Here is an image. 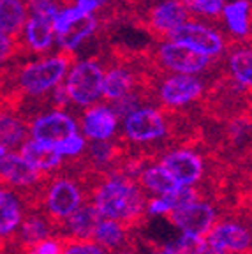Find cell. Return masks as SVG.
Returning a JSON list of instances; mask_svg holds the SVG:
<instances>
[{"label":"cell","mask_w":252,"mask_h":254,"mask_svg":"<svg viewBox=\"0 0 252 254\" xmlns=\"http://www.w3.org/2000/svg\"><path fill=\"white\" fill-rule=\"evenodd\" d=\"M103 215L99 214L94 203H83L79 208H76L67 219H63L62 224L65 231L72 240H92L95 226L99 224Z\"/></svg>","instance_id":"2e32d148"},{"label":"cell","mask_w":252,"mask_h":254,"mask_svg":"<svg viewBox=\"0 0 252 254\" xmlns=\"http://www.w3.org/2000/svg\"><path fill=\"white\" fill-rule=\"evenodd\" d=\"M170 132L168 119L157 108L139 106L132 113L124 117V136L136 145L159 141Z\"/></svg>","instance_id":"5b68a950"},{"label":"cell","mask_w":252,"mask_h":254,"mask_svg":"<svg viewBox=\"0 0 252 254\" xmlns=\"http://www.w3.org/2000/svg\"><path fill=\"white\" fill-rule=\"evenodd\" d=\"M44 205L50 221L62 222L83 205V190L76 180L59 177L48 186Z\"/></svg>","instance_id":"52a82bcc"},{"label":"cell","mask_w":252,"mask_h":254,"mask_svg":"<svg viewBox=\"0 0 252 254\" xmlns=\"http://www.w3.org/2000/svg\"><path fill=\"white\" fill-rule=\"evenodd\" d=\"M148 59L159 71L168 69L180 74H197L213 65L212 57L197 52L189 44L173 39L164 41L155 52L148 53Z\"/></svg>","instance_id":"3957f363"},{"label":"cell","mask_w":252,"mask_h":254,"mask_svg":"<svg viewBox=\"0 0 252 254\" xmlns=\"http://www.w3.org/2000/svg\"><path fill=\"white\" fill-rule=\"evenodd\" d=\"M221 14L226 27L238 39L252 37V4L249 0H235L222 7Z\"/></svg>","instance_id":"d6986e66"},{"label":"cell","mask_w":252,"mask_h":254,"mask_svg":"<svg viewBox=\"0 0 252 254\" xmlns=\"http://www.w3.org/2000/svg\"><path fill=\"white\" fill-rule=\"evenodd\" d=\"M205 83L194 74H177L159 85V99L166 108H184L203 95Z\"/></svg>","instance_id":"30bf717a"},{"label":"cell","mask_w":252,"mask_h":254,"mask_svg":"<svg viewBox=\"0 0 252 254\" xmlns=\"http://www.w3.org/2000/svg\"><path fill=\"white\" fill-rule=\"evenodd\" d=\"M7 147H4V145H0V157H2V155H5L7 154Z\"/></svg>","instance_id":"7bdbcfd3"},{"label":"cell","mask_w":252,"mask_h":254,"mask_svg":"<svg viewBox=\"0 0 252 254\" xmlns=\"http://www.w3.org/2000/svg\"><path fill=\"white\" fill-rule=\"evenodd\" d=\"M92 203L103 217L132 224L145 212L146 196L136 180L126 173H115L95 187Z\"/></svg>","instance_id":"6da1fadb"},{"label":"cell","mask_w":252,"mask_h":254,"mask_svg":"<svg viewBox=\"0 0 252 254\" xmlns=\"http://www.w3.org/2000/svg\"><path fill=\"white\" fill-rule=\"evenodd\" d=\"M27 9L32 16H41L50 20H53L59 12V5L55 0H27Z\"/></svg>","instance_id":"e575fe53"},{"label":"cell","mask_w":252,"mask_h":254,"mask_svg":"<svg viewBox=\"0 0 252 254\" xmlns=\"http://www.w3.org/2000/svg\"><path fill=\"white\" fill-rule=\"evenodd\" d=\"M119 115L106 104L90 106L81 117V132L90 141H106L117 134Z\"/></svg>","instance_id":"5bb4252c"},{"label":"cell","mask_w":252,"mask_h":254,"mask_svg":"<svg viewBox=\"0 0 252 254\" xmlns=\"http://www.w3.org/2000/svg\"><path fill=\"white\" fill-rule=\"evenodd\" d=\"M228 65L233 79L252 90V44L229 48Z\"/></svg>","instance_id":"d4e9b609"},{"label":"cell","mask_w":252,"mask_h":254,"mask_svg":"<svg viewBox=\"0 0 252 254\" xmlns=\"http://www.w3.org/2000/svg\"><path fill=\"white\" fill-rule=\"evenodd\" d=\"M111 4H113V0H76V5L81 7L85 12H90V14H94L99 9L110 7L111 9L110 16L115 20V11H113V7H111Z\"/></svg>","instance_id":"74e56055"},{"label":"cell","mask_w":252,"mask_h":254,"mask_svg":"<svg viewBox=\"0 0 252 254\" xmlns=\"http://www.w3.org/2000/svg\"><path fill=\"white\" fill-rule=\"evenodd\" d=\"M143 254H170V253H168V249L164 246H152V247H146L143 251Z\"/></svg>","instance_id":"b9f144b4"},{"label":"cell","mask_w":252,"mask_h":254,"mask_svg":"<svg viewBox=\"0 0 252 254\" xmlns=\"http://www.w3.org/2000/svg\"><path fill=\"white\" fill-rule=\"evenodd\" d=\"M12 52H14V43L11 41L9 34H5L0 28V64L4 62V60H7L12 55Z\"/></svg>","instance_id":"ab89813d"},{"label":"cell","mask_w":252,"mask_h":254,"mask_svg":"<svg viewBox=\"0 0 252 254\" xmlns=\"http://www.w3.org/2000/svg\"><path fill=\"white\" fill-rule=\"evenodd\" d=\"M0 179L9 186L30 189L43 179V173L30 166L20 155V152H7L0 157Z\"/></svg>","instance_id":"9a60e30c"},{"label":"cell","mask_w":252,"mask_h":254,"mask_svg":"<svg viewBox=\"0 0 252 254\" xmlns=\"http://www.w3.org/2000/svg\"><path fill=\"white\" fill-rule=\"evenodd\" d=\"M27 21V7L21 0H0V28L9 34L16 36L20 34Z\"/></svg>","instance_id":"484cf974"},{"label":"cell","mask_w":252,"mask_h":254,"mask_svg":"<svg viewBox=\"0 0 252 254\" xmlns=\"http://www.w3.org/2000/svg\"><path fill=\"white\" fill-rule=\"evenodd\" d=\"M184 2L190 9V12L203 14L210 20H217L219 14L222 12L226 0H184Z\"/></svg>","instance_id":"d6a6232c"},{"label":"cell","mask_w":252,"mask_h":254,"mask_svg":"<svg viewBox=\"0 0 252 254\" xmlns=\"http://www.w3.org/2000/svg\"><path fill=\"white\" fill-rule=\"evenodd\" d=\"M88 159L92 163H95L97 166H106L111 161H115L117 157V147H115L111 139H106V141H92L90 145H87Z\"/></svg>","instance_id":"f546056e"},{"label":"cell","mask_w":252,"mask_h":254,"mask_svg":"<svg viewBox=\"0 0 252 254\" xmlns=\"http://www.w3.org/2000/svg\"><path fill=\"white\" fill-rule=\"evenodd\" d=\"M127 237H129L127 224H124L120 221H115V219L101 217L99 224L95 226L92 240L110 253V251L122 249L127 244Z\"/></svg>","instance_id":"603a6c76"},{"label":"cell","mask_w":252,"mask_h":254,"mask_svg":"<svg viewBox=\"0 0 252 254\" xmlns=\"http://www.w3.org/2000/svg\"><path fill=\"white\" fill-rule=\"evenodd\" d=\"M170 39L180 41L192 46L197 52L205 53L208 57H219L226 50V41L213 28L206 27L196 21H186L170 36Z\"/></svg>","instance_id":"7c38bea8"},{"label":"cell","mask_w":252,"mask_h":254,"mask_svg":"<svg viewBox=\"0 0 252 254\" xmlns=\"http://www.w3.org/2000/svg\"><path fill=\"white\" fill-rule=\"evenodd\" d=\"M164 247L170 254H203L206 247V238L201 235L180 233L173 240L164 244Z\"/></svg>","instance_id":"f1b7e54d"},{"label":"cell","mask_w":252,"mask_h":254,"mask_svg":"<svg viewBox=\"0 0 252 254\" xmlns=\"http://www.w3.org/2000/svg\"><path fill=\"white\" fill-rule=\"evenodd\" d=\"M203 254H231V253H228V251L221 249V247L212 246V244L206 242V247H205V251H203Z\"/></svg>","instance_id":"60d3db41"},{"label":"cell","mask_w":252,"mask_h":254,"mask_svg":"<svg viewBox=\"0 0 252 254\" xmlns=\"http://www.w3.org/2000/svg\"><path fill=\"white\" fill-rule=\"evenodd\" d=\"M87 138L79 132H74V134L67 136L65 139L55 145V150L57 154L60 155L62 159H72V157H78V155H83L85 150H87Z\"/></svg>","instance_id":"4dcf8cb0"},{"label":"cell","mask_w":252,"mask_h":254,"mask_svg":"<svg viewBox=\"0 0 252 254\" xmlns=\"http://www.w3.org/2000/svg\"><path fill=\"white\" fill-rule=\"evenodd\" d=\"M161 164L170 171L178 186H196L205 175V163L197 152L177 148L162 155Z\"/></svg>","instance_id":"8fae6325"},{"label":"cell","mask_w":252,"mask_h":254,"mask_svg":"<svg viewBox=\"0 0 252 254\" xmlns=\"http://www.w3.org/2000/svg\"><path fill=\"white\" fill-rule=\"evenodd\" d=\"M103 67L95 60H87L69 69L63 85L72 103L78 106H92L103 95Z\"/></svg>","instance_id":"277c9868"},{"label":"cell","mask_w":252,"mask_h":254,"mask_svg":"<svg viewBox=\"0 0 252 254\" xmlns=\"http://www.w3.org/2000/svg\"><path fill=\"white\" fill-rule=\"evenodd\" d=\"M205 238L208 244L231 254H247L252 251V231L237 221L215 222Z\"/></svg>","instance_id":"4fadbf2b"},{"label":"cell","mask_w":252,"mask_h":254,"mask_svg":"<svg viewBox=\"0 0 252 254\" xmlns=\"http://www.w3.org/2000/svg\"><path fill=\"white\" fill-rule=\"evenodd\" d=\"M162 198L166 199V203L170 205L171 212H173L177 208H180V206L189 205V203L199 199V192L194 189V186H177L168 194L162 196Z\"/></svg>","instance_id":"1f68e13d"},{"label":"cell","mask_w":252,"mask_h":254,"mask_svg":"<svg viewBox=\"0 0 252 254\" xmlns=\"http://www.w3.org/2000/svg\"><path fill=\"white\" fill-rule=\"evenodd\" d=\"M23 37L32 52L41 53L50 50L53 41H55L53 20L41 18V16H32L30 20H27L23 25Z\"/></svg>","instance_id":"ffe728a7"},{"label":"cell","mask_w":252,"mask_h":254,"mask_svg":"<svg viewBox=\"0 0 252 254\" xmlns=\"http://www.w3.org/2000/svg\"><path fill=\"white\" fill-rule=\"evenodd\" d=\"M78 132V122L72 117H69L63 110H53L50 113L37 117L30 127L32 139L55 147L67 136Z\"/></svg>","instance_id":"9c48e42d"},{"label":"cell","mask_w":252,"mask_h":254,"mask_svg":"<svg viewBox=\"0 0 252 254\" xmlns=\"http://www.w3.org/2000/svg\"><path fill=\"white\" fill-rule=\"evenodd\" d=\"M145 214L150 217H168L171 214V208L162 196H152L145 203Z\"/></svg>","instance_id":"8d00e7d4"},{"label":"cell","mask_w":252,"mask_h":254,"mask_svg":"<svg viewBox=\"0 0 252 254\" xmlns=\"http://www.w3.org/2000/svg\"><path fill=\"white\" fill-rule=\"evenodd\" d=\"M119 254H134V253H130V251H120Z\"/></svg>","instance_id":"ee69618b"},{"label":"cell","mask_w":252,"mask_h":254,"mask_svg":"<svg viewBox=\"0 0 252 254\" xmlns=\"http://www.w3.org/2000/svg\"><path fill=\"white\" fill-rule=\"evenodd\" d=\"M97 25H99L97 18L94 14H90V12H85L79 18H76L74 21H71L62 32L55 34V37L62 50H74L87 37H90L94 34Z\"/></svg>","instance_id":"7402d4cb"},{"label":"cell","mask_w":252,"mask_h":254,"mask_svg":"<svg viewBox=\"0 0 252 254\" xmlns=\"http://www.w3.org/2000/svg\"><path fill=\"white\" fill-rule=\"evenodd\" d=\"M62 254H110L94 240H69L63 244Z\"/></svg>","instance_id":"836d02e7"},{"label":"cell","mask_w":252,"mask_h":254,"mask_svg":"<svg viewBox=\"0 0 252 254\" xmlns=\"http://www.w3.org/2000/svg\"><path fill=\"white\" fill-rule=\"evenodd\" d=\"M69 101L71 99H69V94H67L65 85H62V81L52 88V104L55 106V110H63L69 104Z\"/></svg>","instance_id":"f35d334b"},{"label":"cell","mask_w":252,"mask_h":254,"mask_svg":"<svg viewBox=\"0 0 252 254\" xmlns=\"http://www.w3.org/2000/svg\"><path fill=\"white\" fill-rule=\"evenodd\" d=\"M23 221L20 198L12 190L0 187V237H9Z\"/></svg>","instance_id":"cb8c5ba5"},{"label":"cell","mask_w":252,"mask_h":254,"mask_svg":"<svg viewBox=\"0 0 252 254\" xmlns=\"http://www.w3.org/2000/svg\"><path fill=\"white\" fill-rule=\"evenodd\" d=\"M139 20V25L152 34L154 39L164 41L170 39V36L182 23L190 20V9L184 0H164L154 5L148 14L141 16Z\"/></svg>","instance_id":"8992f818"},{"label":"cell","mask_w":252,"mask_h":254,"mask_svg":"<svg viewBox=\"0 0 252 254\" xmlns=\"http://www.w3.org/2000/svg\"><path fill=\"white\" fill-rule=\"evenodd\" d=\"M62 249H63L62 240L48 237L44 240H41V242L28 246L27 254H62Z\"/></svg>","instance_id":"d590c367"},{"label":"cell","mask_w":252,"mask_h":254,"mask_svg":"<svg viewBox=\"0 0 252 254\" xmlns=\"http://www.w3.org/2000/svg\"><path fill=\"white\" fill-rule=\"evenodd\" d=\"M27 127L20 119H16L7 113H0V145L12 148L25 141L27 138Z\"/></svg>","instance_id":"4316f807"},{"label":"cell","mask_w":252,"mask_h":254,"mask_svg":"<svg viewBox=\"0 0 252 254\" xmlns=\"http://www.w3.org/2000/svg\"><path fill=\"white\" fill-rule=\"evenodd\" d=\"M168 219H170L175 230H178L180 233H192L206 237V233L217 222V210L215 206L210 205L208 201L196 199L189 205H184L173 210L168 215Z\"/></svg>","instance_id":"ba28073f"},{"label":"cell","mask_w":252,"mask_h":254,"mask_svg":"<svg viewBox=\"0 0 252 254\" xmlns=\"http://www.w3.org/2000/svg\"><path fill=\"white\" fill-rule=\"evenodd\" d=\"M138 184L145 192L152 196H164L178 186L161 163L148 164L141 168L138 173Z\"/></svg>","instance_id":"44dd1931"},{"label":"cell","mask_w":252,"mask_h":254,"mask_svg":"<svg viewBox=\"0 0 252 254\" xmlns=\"http://www.w3.org/2000/svg\"><path fill=\"white\" fill-rule=\"evenodd\" d=\"M74 64V50H62L52 59L27 64L20 71V87L28 95H43L60 83Z\"/></svg>","instance_id":"7a4b0ae2"},{"label":"cell","mask_w":252,"mask_h":254,"mask_svg":"<svg viewBox=\"0 0 252 254\" xmlns=\"http://www.w3.org/2000/svg\"><path fill=\"white\" fill-rule=\"evenodd\" d=\"M52 222L50 217H39V215H30L20 224V235L23 244L32 246V244L41 242L44 238L52 237Z\"/></svg>","instance_id":"83f0119b"},{"label":"cell","mask_w":252,"mask_h":254,"mask_svg":"<svg viewBox=\"0 0 252 254\" xmlns=\"http://www.w3.org/2000/svg\"><path fill=\"white\" fill-rule=\"evenodd\" d=\"M138 87V74L134 69H129L127 64H119L104 74L103 79V99L108 103L120 99L124 95L130 94Z\"/></svg>","instance_id":"e0dca14e"},{"label":"cell","mask_w":252,"mask_h":254,"mask_svg":"<svg viewBox=\"0 0 252 254\" xmlns=\"http://www.w3.org/2000/svg\"><path fill=\"white\" fill-rule=\"evenodd\" d=\"M20 155L30 164V166H34L43 175L59 170L63 161V159L57 154V150L53 147L43 145V143L36 141V139H32V138L23 141V145H21V148H20Z\"/></svg>","instance_id":"ac0fdd59"}]
</instances>
